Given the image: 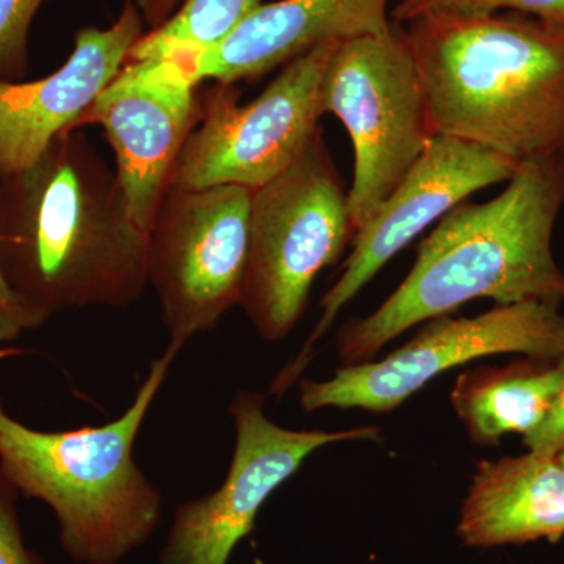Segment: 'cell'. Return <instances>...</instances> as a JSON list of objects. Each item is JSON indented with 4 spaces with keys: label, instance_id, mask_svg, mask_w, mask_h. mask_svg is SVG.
Instances as JSON below:
<instances>
[{
    "label": "cell",
    "instance_id": "44dd1931",
    "mask_svg": "<svg viewBox=\"0 0 564 564\" xmlns=\"http://www.w3.org/2000/svg\"><path fill=\"white\" fill-rule=\"evenodd\" d=\"M560 366H562V383L558 392L544 422L532 434L524 437L527 451L556 456L564 448V356L560 358Z\"/></svg>",
    "mask_w": 564,
    "mask_h": 564
},
{
    "label": "cell",
    "instance_id": "7402d4cb",
    "mask_svg": "<svg viewBox=\"0 0 564 564\" xmlns=\"http://www.w3.org/2000/svg\"><path fill=\"white\" fill-rule=\"evenodd\" d=\"M41 325L44 323L21 303L0 270V344L13 343Z\"/></svg>",
    "mask_w": 564,
    "mask_h": 564
},
{
    "label": "cell",
    "instance_id": "30bf717a",
    "mask_svg": "<svg viewBox=\"0 0 564 564\" xmlns=\"http://www.w3.org/2000/svg\"><path fill=\"white\" fill-rule=\"evenodd\" d=\"M236 443L220 488L176 508L159 564H228L254 529L263 503L315 452L380 437L375 426L343 432L291 430L270 421L261 392L239 391L229 404Z\"/></svg>",
    "mask_w": 564,
    "mask_h": 564
},
{
    "label": "cell",
    "instance_id": "7c38bea8",
    "mask_svg": "<svg viewBox=\"0 0 564 564\" xmlns=\"http://www.w3.org/2000/svg\"><path fill=\"white\" fill-rule=\"evenodd\" d=\"M196 85L172 61L126 63L80 124H99L117 155L133 223L150 232L185 140L199 120Z\"/></svg>",
    "mask_w": 564,
    "mask_h": 564
},
{
    "label": "cell",
    "instance_id": "3957f363",
    "mask_svg": "<svg viewBox=\"0 0 564 564\" xmlns=\"http://www.w3.org/2000/svg\"><path fill=\"white\" fill-rule=\"evenodd\" d=\"M402 25L434 135L518 163L564 155V24L499 11Z\"/></svg>",
    "mask_w": 564,
    "mask_h": 564
},
{
    "label": "cell",
    "instance_id": "6da1fadb",
    "mask_svg": "<svg viewBox=\"0 0 564 564\" xmlns=\"http://www.w3.org/2000/svg\"><path fill=\"white\" fill-rule=\"evenodd\" d=\"M0 270L46 323L73 307H124L148 285V232L117 173L76 129L31 165L0 176Z\"/></svg>",
    "mask_w": 564,
    "mask_h": 564
},
{
    "label": "cell",
    "instance_id": "9a60e30c",
    "mask_svg": "<svg viewBox=\"0 0 564 564\" xmlns=\"http://www.w3.org/2000/svg\"><path fill=\"white\" fill-rule=\"evenodd\" d=\"M458 534L488 549L564 536V473L554 455L527 452L484 462L469 486Z\"/></svg>",
    "mask_w": 564,
    "mask_h": 564
},
{
    "label": "cell",
    "instance_id": "8fae6325",
    "mask_svg": "<svg viewBox=\"0 0 564 564\" xmlns=\"http://www.w3.org/2000/svg\"><path fill=\"white\" fill-rule=\"evenodd\" d=\"M518 166V162L477 144L434 135L402 182L352 236L343 273L322 299L317 326L299 356L278 375L270 392H284L299 381L313 359L314 345L397 252L475 192L510 181Z\"/></svg>",
    "mask_w": 564,
    "mask_h": 564
},
{
    "label": "cell",
    "instance_id": "277c9868",
    "mask_svg": "<svg viewBox=\"0 0 564 564\" xmlns=\"http://www.w3.org/2000/svg\"><path fill=\"white\" fill-rule=\"evenodd\" d=\"M182 348L169 343L131 404L104 425L43 432L0 400V470L22 496L51 508L63 551L77 564H120L161 522L162 492L133 447Z\"/></svg>",
    "mask_w": 564,
    "mask_h": 564
},
{
    "label": "cell",
    "instance_id": "7a4b0ae2",
    "mask_svg": "<svg viewBox=\"0 0 564 564\" xmlns=\"http://www.w3.org/2000/svg\"><path fill=\"white\" fill-rule=\"evenodd\" d=\"M564 206V155L519 163L488 203H462L419 245L413 269L375 313L345 323V366L367 362L413 326L478 299L497 304L564 302V272L552 251Z\"/></svg>",
    "mask_w": 564,
    "mask_h": 564
},
{
    "label": "cell",
    "instance_id": "ba28073f",
    "mask_svg": "<svg viewBox=\"0 0 564 564\" xmlns=\"http://www.w3.org/2000/svg\"><path fill=\"white\" fill-rule=\"evenodd\" d=\"M337 41L321 44L282 66L250 104L220 84L199 107L202 126L185 140L170 187H261L296 161L317 132L322 80Z\"/></svg>",
    "mask_w": 564,
    "mask_h": 564
},
{
    "label": "cell",
    "instance_id": "4fadbf2b",
    "mask_svg": "<svg viewBox=\"0 0 564 564\" xmlns=\"http://www.w3.org/2000/svg\"><path fill=\"white\" fill-rule=\"evenodd\" d=\"M140 7L128 0L109 29H84L62 68L32 82L0 79V176L20 172L82 118L117 79L143 32Z\"/></svg>",
    "mask_w": 564,
    "mask_h": 564
},
{
    "label": "cell",
    "instance_id": "ffe728a7",
    "mask_svg": "<svg viewBox=\"0 0 564 564\" xmlns=\"http://www.w3.org/2000/svg\"><path fill=\"white\" fill-rule=\"evenodd\" d=\"M18 496L20 491L0 470V564H46L25 544Z\"/></svg>",
    "mask_w": 564,
    "mask_h": 564
},
{
    "label": "cell",
    "instance_id": "e0dca14e",
    "mask_svg": "<svg viewBox=\"0 0 564 564\" xmlns=\"http://www.w3.org/2000/svg\"><path fill=\"white\" fill-rule=\"evenodd\" d=\"M262 0H184L172 17L133 46L128 62H158L214 46Z\"/></svg>",
    "mask_w": 564,
    "mask_h": 564
},
{
    "label": "cell",
    "instance_id": "2e32d148",
    "mask_svg": "<svg viewBox=\"0 0 564 564\" xmlns=\"http://www.w3.org/2000/svg\"><path fill=\"white\" fill-rule=\"evenodd\" d=\"M560 383V359L525 356L459 375L452 406L473 443L496 445L508 433L532 434L551 410Z\"/></svg>",
    "mask_w": 564,
    "mask_h": 564
},
{
    "label": "cell",
    "instance_id": "8992f818",
    "mask_svg": "<svg viewBox=\"0 0 564 564\" xmlns=\"http://www.w3.org/2000/svg\"><path fill=\"white\" fill-rule=\"evenodd\" d=\"M322 113L343 121L355 150L348 192L352 236L417 162L434 132L421 73L393 21L381 35L343 41L326 65Z\"/></svg>",
    "mask_w": 564,
    "mask_h": 564
},
{
    "label": "cell",
    "instance_id": "52a82bcc",
    "mask_svg": "<svg viewBox=\"0 0 564 564\" xmlns=\"http://www.w3.org/2000/svg\"><path fill=\"white\" fill-rule=\"evenodd\" d=\"M251 191L169 187L148 232V284L170 343L212 332L242 300L250 251Z\"/></svg>",
    "mask_w": 564,
    "mask_h": 564
},
{
    "label": "cell",
    "instance_id": "d4e9b609",
    "mask_svg": "<svg viewBox=\"0 0 564 564\" xmlns=\"http://www.w3.org/2000/svg\"><path fill=\"white\" fill-rule=\"evenodd\" d=\"M141 2H144V0H139V2H137V3H141Z\"/></svg>",
    "mask_w": 564,
    "mask_h": 564
},
{
    "label": "cell",
    "instance_id": "5bb4252c",
    "mask_svg": "<svg viewBox=\"0 0 564 564\" xmlns=\"http://www.w3.org/2000/svg\"><path fill=\"white\" fill-rule=\"evenodd\" d=\"M391 0H276L262 3L206 50L166 58L192 84L259 79L321 44L391 31Z\"/></svg>",
    "mask_w": 564,
    "mask_h": 564
},
{
    "label": "cell",
    "instance_id": "9c48e42d",
    "mask_svg": "<svg viewBox=\"0 0 564 564\" xmlns=\"http://www.w3.org/2000/svg\"><path fill=\"white\" fill-rule=\"evenodd\" d=\"M562 304H497L470 318H432L410 343L381 361L340 367L329 380H300V404L306 413L340 410L391 413L430 381L455 367L488 358L519 355L560 359L564 356Z\"/></svg>",
    "mask_w": 564,
    "mask_h": 564
},
{
    "label": "cell",
    "instance_id": "ac0fdd59",
    "mask_svg": "<svg viewBox=\"0 0 564 564\" xmlns=\"http://www.w3.org/2000/svg\"><path fill=\"white\" fill-rule=\"evenodd\" d=\"M516 11L564 24V0H397L391 11L399 24L426 17H474Z\"/></svg>",
    "mask_w": 564,
    "mask_h": 564
},
{
    "label": "cell",
    "instance_id": "5b68a950",
    "mask_svg": "<svg viewBox=\"0 0 564 564\" xmlns=\"http://www.w3.org/2000/svg\"><path fill=\"white\" fill-rule=\"evenodd\" d=\"M351 239L348 193L318 128L289 169L251 191L240 306L263 340L292 333L314 281Z\"/></svg>",
    "mask_w": 564,
    "mask_h": 564
},
{
    "label": "cell",
    "instance_id": "603a6c76",
    "mask_svg": "<svg viewBox=\"0 0 564 564\" xmlns=\"http://www.w3.org/2000/svg\"><path fill=\"white\" fill-rule=\"evenodd\" d=\"M184 0H144L139 3L144 21L151 25V29L158 28L162 22L169 20L170 17L180 9Z\"/></svg>",
    "mask_w": 564,
    "mask_h": 564
},
{
    "label": "cell",
    "instance_id": "d6986e66",
    "mask_svg": "<svg viewBox=\"0 0 564 564\" xmlns=\"http://www.w3.org/2000/svg\"><path fill=\"white\" fill-rule=\"evenodd\" d=\"M44 0H0V79L17 82L28 69L29 29Z\"/></svg>",
    "mask_w": 564,
    "mask_h": 564
},
{
    "label": "cell",
    "instance_id": "cb8c5ba5",
    "mask_svg": "<svg viewBox=\"0 0 564 564\" xmlns=\"http://www.w3.org/2000/svg\"><path fill=\"white\" fill-rule=\"evenodd\" d=\"M556 458H558L560 466H562L564 473V448L562 452H560L558 455H556Z\"/></svg>",
    "mask_w": 564,
    "mask_h": 564
}]
</instances>
